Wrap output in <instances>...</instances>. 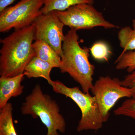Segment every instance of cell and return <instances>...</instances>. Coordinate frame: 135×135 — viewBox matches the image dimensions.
<instances>
[{
    "mask_svg": "<svg viewBox=\"0 0 135 135\" xmlns=\"http://www.w3.org/2000/svg\"><path fill=\"white\" fill-rule=\"evenodd\" d=\"M55 12L65 26L76 31L90 29L97 27L106 29L119 27L105 19L103 14L92 4H78L64 11Z\"/></svg>",
    "mask_w": 135,
    "mask_h": 135,
    "instance_id": "cell-5",
    "label": "cell"
},
{
    "mask_svg": "<svg viewBox=\"0 0 135 135\" xmlns=\"http://www.w3.org/2000/svg\"><path fill=\"white\" fill-rule=\"evenodd\" d=\"M57 94L70 98L78 105L81 113L77 130H98L104 123L96 100L94 96L85 93L78 87L70 88L60 81H53L50 84Z\"/></svg>",
    "mask_w": 135,
    "mask_h": 135,
    "instance_id": "cell-4",
    "label": "cell"
},
{
    "mask_svg": "<svg viewBox=\"0 0 135 135\" xmlns=\"http://www.w3.org/2000/svg\"><path fill=\"white\" fill-rule=\"evenodd\" d=\"M32 24L15 32L1 40V77H14L24 73L25 68L34 56Z\"/></svg>",
    "mask_w": 135,
    "mask_h": 135,
    "instance_id": "cell-1",
    "label": "cell"
},
{
    "mask_svg": "<svg viewBox=\"0 0 135 135\" xmlns=\"http://www.w3.org/2000/svg\"><path fill=\"white\" fill-rule=\"evenodd\" d=\"M11 103L0 109V135H17L13 121Z\"/></svg>",
    "mask_w": 135,
    "mask_h": 135,
    "instance_id": "cell-13",
    "label": "cell"
},
{
    "mask_svg": "<svg viewBox=\"0 0 135 135\" xmlns=\"http://www.w3.org/2000/svg\"><path fill=\"white\" fill-rule=\"evenodd\" d=\"M53 68L49 63L34 56L25 68L24 74L28 78H43L50 84L53 81L50 77Z\"/></svg>",
    "mask_w": 135,
    "mask_h": 135,
    "instance_id": "cell-11",
    "label": "cell"
},
{
    "mask_svg": "<svg viewBox=\"0 0 135 135\" xmlns=\"http://www.w3.org/2000/svg\"><path fill=\"white\" fill-rule=\"evenodd\" d=\"M79 38L75 29H70L65 35L59 68L60 72L67 73L79 83L83 92L89 93L94 84L95 67L89 59L90 49L81 47Z\"/></svg>",
    "mask_w": 135,
    "mask_h": 135,
    "instance_id": "cell-2",
    "label": "cell"
},
{
    "mask_svg": "<svg viewBox=\"0 0 135 135\" xmlns=\"http://www.w3.org/2000/svg\"><path fill=\"white\" fill-rule=\"evenodd\" d=\"M90 91L96 100L104 123L108 120L109 112L119 99L132 97L131 89L122 86L121 80L109 76L99 77Z\"/></svg>",
    "mask_w": 135,
    "mask_h": 135,
    "instance_id": "cell-6",
    "label": "cell"
},
{
    "mask_svg": "<svg viewBox=\"0 0 135 135\" xmlns=\"http://www.w3.org/2000/svg\"><path fill=\"white\" fill-rule=\"evenodd\" d=\"M41 13L47 14L53 11H64L74 5L93 4L94 0H43Z\"/></svg>",
    "mask_w": 135,
    "mask_h": 135,
    "instance_id": "cell-12",
    "label": "cell"
},
{
    "mask_svg": "<svg viewBox=\"0 0 135 135\" xmlns=\"http://www.w3.org/2000/svg\"><path fill=\"white\" fill-rule=\"evenodd\" d=\"M116 69L126 70L129 73L135 70V50L128 51L120 55L115 62Z\"/></svg>",
    "mask_w": 135,
    "mask_h": 135,
    "instance_id": "cell-15",
    "label": "cell"
},
{
    "mask_svg": "<svg viewBox=\"0 0 135 135\" xmlns=\"http://www.w3.org/2000/svg\"><path fill=\"white\" fill-rule=\"evenodd\" d=\"M116 116L123 115L135 120V98H131L126 99L120 106L114 110Z\"/></svg>",
    "mask_w": 135,
    "mask_h": 135,
    "instance_id": "cell-17",
    "label": "cell"
},
{
    "mask_svg": "<svg viewBox=\"0 0 135 135\" xmlns=\"http://www.w3.org/2000/svg\"><path fill=\"white\" fill-rule=\"evenodd\" d=\"M132 26L133 29L130 26L124 27L118 32L120 46L123 49L120 55L128 51L135 50V19L132 21Z\"/></svg>",
    "mask_w": 135,
    "mask_h": 135,
    "instance_id": "cell-14",
    "label": "cell"
},
{
    "mask_svg": "<svg viewBox=\"0 0 135 135\" xmlns=\"http://www.w3.org/2000/svg\"><path fill=\"white\" fill-rule=\"evenodd\" d=\"M34 40H41L50 45L61 56L63 42L65 35L63 33L64 25L55 11L42 14L33 23Z\"/></svg>",
    "mask_w": 135,
    "mask_h": 135,
    "instance_id": "cell-8",
    "label": "cell"
},
{
    "mask_svg": "<svg viewBox=\"0 0 135 135\" xmlns=\"http://www.w3.org/2000/svg\"><path fill=\"white\" fill-rule=\"evenodd\" d=\"M90 50L93 58L98 61L108 62L109 57L112 54L108 44L102 41L95 42Z\"/></svg>",
    "mask_w": 135,
    "mask_h": 135,
    "instance_id": "cell-16",
    "label": "cell"
},
{
    "mask_svg": "<svg viewBox=\"0 0 135 135\" xmlns=\"http://www.w3.org/2000/svg\"><path fill=\"white\" fill-rule=\"evenodd\" d=\"M24 74L9 77H0V109L8 103L11 98L22 95L24 86L21 83L24 79Z\"/></svg>",
    "mask_w": 135,
    "mask_h": 135,
    "instance_id": "cell-9",
    "label": "cell"
},
{
    "mask_svg": "<svg viewBox=\"0 0 135 135\" xmlns=\"http://www.w3.org/2000/svg\"><path fill=\"white\" fill-rule=\"evenodd\" d=\"M21 110L23 115L40 118L47 129L46 135H59L58 132H65L66 123L60 113L59 105L50 96L44 94L39 84L25 98Z\"/></svg>",
    "mask_w": 135,
    "mask_h": 135,
    "instance_id": "cell-3",
    "label": "cell"
},
{
    "mask_svg": "<svg viewBox=\"0 0 135 135\" xmlns=\"http://www.w3.org/2000/svg\"><path fill=\"white\" fill-rule=\"evenodd\" d=\"M43 0H20L16 5L0 12V32L19 30L32 24L42 14Z\"/></svg>",
    "mask_w": 135,
    "mask_h": 135,
    "instance_id": "cell-7",
    "label": "cell"
},
{
    "mask_svg": "<svg viewBox=\"0 0 135 135\" xmlns=\"http://www.w3.org/2000/svg\"><path fill=\"white\" fill-rule=\"evenodd\" d=\"M122 84L131 89L132 98H135V70L126 75L124 79L122 80Z\"/></svg>",
    "mask_w": 135,
    "mask_h": 135,
    "instance_id": "cell-18",
    "label": "cell"
},
{
    "mask_svg": "<svg viewBox=\"0 0 135 135\" xmlns=\"http://www.w3.org/2000/svg\"><path fill=\"white\" fill-rule=\"evenodd\" d=\"M15 1V0H0V12L9 7Z\"/></svg>",
    "mask_w": 135,
    "mask_h": 135,
    "instance_id": "cell-19",
    "label": "cell"
},
{
    "mask_svg": "<svg viewBox=\"0 0 135 135\" xmlns=\"http://www.w3.org/2000/svg\"><path fill=\"white\" fill-rule=\"evenodd\" d=\"M35 41L32 44L34 56L49 63L53 68H59L61 57L57 52L46 41L39 40Z\"/></svg>",
    "mask_w": 135,
    "mask_h": 135,
    "instance_id": "cell-10",
    "label": "cell"
}]
</instances>
